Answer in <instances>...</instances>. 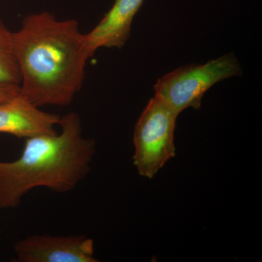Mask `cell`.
<instances>
[{
  "mask_svg": "<svg viewBox=\"0 0 262 262\" xmlns=\"http://www.w3.org/2000/svg\"><path fill=\"white\" fill-rule=\"evenodd\" d=\"M179 115L155 94L135 126L134 164L141 177L152 179L175 156L174 132Z\"/></svg>",
  "mask_w": 262,
  "mask_h": 262,
  "instance_id": "277c9868",
  "label": "cell"
},
{
  "mask_svg": "<svg viewBox=\"0 0 262 262\" xmlns=\"http://www.w3.org/2000/svg\"><path fill=\"white\" fill-rule=\"evenodd\" d=\"M242 75L233 53H227L203 64H190L160 77L155 84V95L168 103L177 115L188 108H199L202 98L212 86Z\"/></svg>",
  "mask_w": 262,
  "mask_h": 262,
  "instance_id": "3957f363",
  "label": "cell"
},
{
  "mask_svg": "<svg viewBox=\"0 0 262 262\" xmlns=\"http://www.w3.org/2000/svg\"><path fill=\"white\" fill-rule=\"evenodd\" d=\"M61 117L42 111L24 98L20 93L15 97L0 103V134L18 139L57 134Z\"/></svg>",
  "mask_w": 262,
  "mask_h": 262,
  "instance_id": "8992f818",
  "label": "cell"
},
{
  "mask_svg": "<svg viewBox=\"0 0 262 262\" xmlns=\"http://www.w3.org/2000/svg\"><path fill=\"white\" fill-rule=\"evenodd\" d=\"M144 0H115L99 23L85 34L91 56L101 48H121L130 37L134 17Z\"/></svg>",
  "mask_w": 262,
  "mask_h": 262,
  "instance_id": "52a82bcc",
  "label": "cell"
},
{
  "mask_svg": "<svg viewBox=\"0 0 262 262\" xmlns=\"http://www.w3.org/2000/svg\"><path fill=\"white\" fill-rule=\"evenodd\" d=\"M19 92V84L0 83V103L11 99L17 96Z\"/></svg>",
  "mask_w": 262,
  "mask_h": 262,
  "instance_id": "9c48e42d",
  "label": "cell"
},
{
  "mask_svg": "<svg viewBox=\"0 0 262 262\" xmlns=\"http://www.w3.org/2000/svg\"><path fill=\"white\" fill-rule=\"evenodd\" d=\"M59 125L60 133L26 139L18 159L0 161V209L20 206L34 188L71 192L89 175L96 141L84 137L77 113L61 117Z\"/></svg>",
  "mask_w": 262,
  "mask_h": 262,
  "instance_id": "7a4b0ae2",
  "label": "cell"
},
{
  "mask_svg": "<svg viewBox=\"0 0 262 262\" xmlns=\"http://www.w3.org/2000/svg\"><path fill=\"white\" fill-rule=\"evenodd\" d=\"M20 70V94L38 107L67 106L83 85L91 56L75 19L49 12L27 15L13 32Z\"/></svg>",
  "mask_w": 262,
  "mask_h": 262,
  "instance_id": "6da1fadb",
  "label": "cell"
},
{
  "mask_svg": "<svg viewBox=\"0 0 262 262\" xmlns=\"http://www.w3.org/2000/svg\"><path fill=\"white\" fill-rule=\"evenodd\" d=\"M0 83H20V70L15 56L13 32L0 19Z\"/></svg>",
  "mask_w": 262,
  "mask_h": 262,
  "instance_id": "ba28073f",
  "label": "cell"
},
{
  "mask_svg": "<svg viewBox=\"0 0 262 262\" xmlns=\"http://www.w3.org/2000/svg\"><path fill=\"white\" fill-rule=\"evenodd\" d=\"M18 262H97L93 239L80 235L34 234L13 246Z\"/></svg>",
  "mask_w": 262,
  "mask_h": 262,
  "instance_id": "5b68a950",
  "label": "cell"
}]
</instances>
